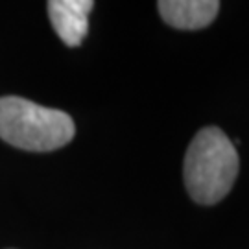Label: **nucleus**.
I'll return each instance as SVG.
<instances>
[{
  "label": "nucleus",
  "mask_w": 249,
  "mask_h": 249,
  "mask_svg": "<svg viewBox=\"0 0 249 249\" xmlns=\"http://www.w3.org/2000/svg\"><path fill=\"white\" fill-rule=\"evenodd\" d=\"M238 176V153L218 127H203L192 139L185 155V185L190 197L214 205L231 192Z\"/></svg>",
  "instance_id": "f257e3e1"
},
{
  "label": "nucleus",
  "mask_w": 249,
  "mask_h": 249,
  "mask_svg": "<svg viewBox=\"0 0 249 249\" xmlns=\"http://www.w3.org/2000/svg\"><path fill=\"white\" fill-rule=\"evenodd\" d=\"M76 135L74 120L59 109L18 98H0V139L26 151H53Z\"/></svg>",
  "instance_id": "f03ea898"
},
{
  "label": "nucleus",
  "mask_w": 249,
  "mask_h": 249,
  "mask_svg": "<svg viewBox=\"0 0 249 249\" xmlns=\"http://www.w3.org/2000/svg\"><path fill=\"white\" fill-rule=\"evenodd\" d=\"M94 8L90 0H50L48 15L55 34L67 46H80L89 30V13Z\"/></svg>",
  "instance_id": "7ed1b4c3"
},
{
  "label": "nucleus",
  "mask_w": 249,
  "mask_h": 249,
  "mask_svg": "<svg viewBox=\"0 0 249 249\" xmlns=\"http://www.w3.org/2000/svg\"><path fill=\"white\" fill-rule=\"evenodd\" d=\"M160 17L179 30H201L213 22L220 2L216 0H162L157 4Z\"/></svg>",
  "instance_id": "20e7f679"
}]
</instances>
